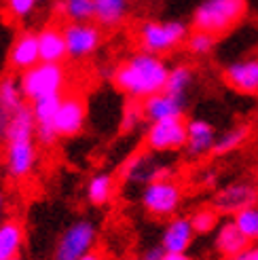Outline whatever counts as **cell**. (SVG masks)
<instances>
[{
	"mask_svg": "<svg viewBox=\"0 0 258 260\" xmlns=\"http://www.w3.org/2000/svg\"><path fill=\"white\" fill-rule=\"evenodd\" d=\"M36 136H17L5 140V167L11 180H23L36 165Z\"/></svg>",
	"mask_w": 258,
	"mask_h": 260,
	"instance_id": "obj_8",
	"label": "cell"
},
{
	"mask_svg": "<svg viewBox=\"0 0 258 260\" xmlns=\"http://www.w3.org/2000/svg\"><path fill=\"white\" fill-rule=\"evenodd\" d=\"M15 260H23V258H15Z\"/></svg>",
	"mask_w": 258,
	"mask_h": 260,
	"instance_id": "obj_38",
	"label": "cell"
},
{
	"mask_svg": "<svg viewBox=\"0 0 258 260\" xmlns=\"http://www.w3.org/2000/svg\"><path fill=\"white\" fill-rule=\"evenodd\" d=\"M129 0H93V21L102 30H114L125 21Z\"/></svg>",
	"mask_w": 258,
	"mask_h": 260,
	"instance_id": "obj_22",
	"label": "cell"
},
{
	"mask_svg": "<svg viewBox=\"0 0 258 260\" xmlns=\"http://www.w3.org/2000/svg\"><path fill=\"white\" fill-rule=\"evenodd\" d=\"M57 132L53 123H36V142L41 146H53L57 140Z\"/></svg>",
	"mask_w": 258,
	"mask_h": 260,
	"instance_id": "obj_32",
	"label": "cell"
},
{
	"mask_svg": "<svg viewBox=\"0 0 258 260\" xmlns=\"http://www.w3.org/2000/svg\"><path fill=\"white\" fill-rule=\"evenodd\" d=\"M250 138V125H233L227 132L218 134L216 144H214V154L216 157H224V154L235 152L241 148Z\"/></svg>",
	"mask_w": 258,
	"mask_h": 260,
	"instance_id": "obj_23",
	"label": "cell"
},
{
	"mask_svg": "<svg viewBox=\"0 0 258 260\" xmlns=\"http://www.w3.org/2000/svg\"><path fill=\"white\" fill-rule=\"evenodd\" d=\"M188 127L184 116H172V119L152 121L146 127L144 144L150 152H178L186 146Z\"/></svg>",
	"mask_w": 258,
	"mask_h": 260,
	"instance_id": "obj_7",
	"label": "cell"
},
{
	"mask_svg": "<svg viewBox=\"0 0 258 260\" xmlns=\"http://www.w3.org/2000/svg\"><path fill=\"white\" fill-rule=\"evenodd\" d=\"M38 49H41V61L61 63L63 59H68L63 28H57V25H45V28L38 30Z\"/></svg>",
	"mask_w": 258,
	"mask_h": 260,
	"instance_id": "obj_21",
	"label": "cell"
},
{
	"mask_svg": "<svg viewBox=\"0 0 258 260\" xmlns=\"http://www.w3.org/2000/svg\"><path fill=\"white\" fill-rule=\"evenodd\" d=\"M5 207H7V199H5V192L0 190V222H3V216H5Z\"/></svg>",
	"mask_w": 258,
	"mask_h": 260,
	"instance_id": "obj_37",
	"label": "cell"
},
{
	"mask_svg": "<svg viewBox=\"0 0 258 260\" xmlns=\"http://www.w3.org/2000/svg\"><path fill=\"white\" fill-rule=\"evenodd\" d=\"M229 260H258V241L248 243L239 254H235L233 258H229Z\"/></svg>",
	"mask_w": 258,
	"mask_h": 260,
	"instance_id": "obj_33",
	"label": "cell"
},
{
	"mask_svg": "<svg viewBox=\"0 0 258 260\" xmlns=\"http://www.w3.org/2000/svg\"><path fill=\"white\" fill-rule=\"evenodd\" d=\"M25 243V229L19 218H5L0 222V260L21 258Z\"/></svg>",
	"mask_w": 258,
	"mask_h": 260,
	"instance_id": "obj_20",
	"label": "cell"
},
{
	"mask_svg": "<svg viewBox=\"0 0 258 260\" xmlns=\"http://www.w3.org/2000/svg\"><path fill=\"white\" fill-rule=\"evenodd\" d=\"M216 43H218V36L203 32V30H190V34L186 38V49L190 55L205 57L216 49Z\"/></svg>",
	"mask_w": 258,
	"mask_h": 260,
	"instance_id": "obj_28",
	"label": "cell"
},
{
	"mask_svg": "<svg viewBox=\"0 0 258 260\" xmlns=\"http://www.w3.org/2000/svg\"><path fill=\"white\" fill-rule=\"evenodd\" d=\"M248 243H250V239L243 235L241 229L235 224L233 216L227 220H220V224L214 231V250L227 260L239 254Z\"/></svg>",
	"mask_w": 258,
	"mask_h": 260,
	"instance_id": "obj_19",
	"label": "cell"
},
{
	"mask_svg": "<svg viewBox=\"0 0 258 260\" xmlns=\"http://www.w3.org/2000/svg\"><path fill=\"white\" fill-rule=\"evenodd\" d=\"M25 104L21 83L17 74H5L0 76V140H3L7 127L21 106Z\"/></svg>",
	"mask_w": 258,
	"mask_h": 260,
	"instance_id": "obj_16",
	"label": "cell"
},
{
	"mask_svg": "<svg viewBox=\"0 0 258 260\" xmlns=\"http://www.w3.org/2000/svg\"><path fill=\"white\" fill-rule=\"evenodd\" d=\"M7 61H9V68L13 72H25L30 70L32 66H36L41 61V49H38V32L34 30H21L13 43L9 47V53H7Z\"/></svg>",
	"mask_w": 258,
	"mask_h": 260,
	"instance_id": "obj_13",
	"label": "cell"
},
{
	"mask_svg": "<svg viewBox=\"0 0 258 260\" xmlns=\"http://www.w3.org/2000/svg\"><path fill=\"white\" fill-rule=\"evenodd\" d=\"M188 34L190 28L182 19H146L138 25L136 41L142 51L163 57L186 45Z\"/></svg>",
	"mask_w": 258,
	"mask_h": 260,
	"instance_id": "obj_3",
	"label": "cell"
},
{
	"mask_svg": "<svg viewBox=\"0 0 258 260\" xmlns=\"http://www.w3.org/2000/svg\"><path fill=\"white\" fill-rule=\"evenodd\" d=\"M87 201L91 205H106L114 192V178L106 172L95 174L87 182Z\"/></svg>",
	"mask_w": 258,
	"mask_h": 260,
	"instance_id": "obj_24",
	"label": "cell"
},
{
	"mask_svg": "<svg viewBox=\"0 0 258 260\" xmlns=\"http://www.w3.org/2000/svg\"><path fill=\"white\" fill-rule=\"evenodd\" d=\"M61 100H63V95L55 93V95H45V98H38V100L30 102L34 116H36V123H53Z\"/></svg>",
	"mask_w": 258,
	"mask_h": 260,
	"instance_id": "obj_29",
	"label": "cell"
},
{
	"mask_svg": "<svg viewBox=\"0 0 258 260\" xmlns=\"http://www.w3.org/2000/svg\"><path fill=\"white\" fill-rule=\"evenodd\" d=\"M38 3H41V0H5V7L11 13V17L25 19V17H30L34 13Z\"/></svg>",
	"mask_w": 258,
	"mask_h": 260,
	"instance_id": "obj_31",
	"label": "cell"
},
{
	"mask_svg": "<svg viewBox=\"0 0 258 260\" xmlns=\"http://www.w3.org/2000/svg\"><path fill=\"white\" fill-rule=\"evenodd\" d=\"M195 229H192L190 216H172L161 233V245L165 252H188L195 241Z\"/></svg>",
	"mask_w": 258,
	"mask_h": 260,
	"instance_id": "obj_17",
	"label": "cell"
},
{
	"mask_svg": "<svg viewBox=\"0 0 258 260\" xmlns=\"http://www.w3.org/2000/svg\"><path fill=\"white\" fill-rule=\"evenodd\" d=\"M87 123V104L79 95H63L59 108L55 112L53 127L59 138L79 136Z\"/></svg>",
	"mask_w": 258,
	"mask_h": 260,
	"instance_id": "obj_11",
	"label": "cell"
},
{
	"mask_svg": "<svg viewBox=\"0 0 258 260\" xmlns=\"http://www.w3.org/2000/svg\"><path fill=\"white\" fill-rule=\"evenodd\" d=\"M95 239H98V229L93 220L89 218L74 220L59 235L53 248V260H79L81 256L93 250Z\"/></svg>",
	"mask_w": 258,
	"mask_h": 260,
	"instance_id": "obj_6",
	"label": "cell"
},
{
	"mask_svg": "<svg viewBox=\"0 0 258 260\" xmlns=\"http://www.w3.org/2000/svg\"><path fill=\"white\" fill-rule=\"evenodd\" d=\"M79 260H106V258H104V256H102V254H98V252H93V250H91V252H89V254L81 256Z\"/></svg>",
	"mask_w": 258,
	"mask_h": 260,
	"instance_id": "obj_36",
	"label": "cell"
},
{
	"mask_svg": "<svg viewBox=\"0 0 258 260\" xmlns=\"http://www.w3.org/2000/svg\"><path fill=\"white\" fill-rule=\"evenodd\" d=\"M190 222H192V229H195L197 235H210L218 229L220 224V212L216 207H199V210L192 212L190 216Z\"/></svg>",
	"mask_w": 258,
	"mask_h": 260,
	"instance_id": "obj_27",
	"label": "cell"
},
{
	"mask_svg": "<svg viewBox=\"0 0 258 260\" xmlns=\"http://www.w3.org/2000/svg\"><path fill=\"white\" fill-rule=\"evenodd\" d=\"M235 224L241 229V233L252 241H258V203L248 205L239 210L237 214H233Z\"/></svg>",
	"mask_w": 258,
	"mask_h": 260,
	"instance_id": "obj_30",
	"label": "cell"
},
{
	"mask_svg": "<svg viewBox=\"0 0 258 260\" xmlns=\"http://www.w3.org/2000/svg\"><path fill=\"white\" fill-rule=\"evenodd\" d=\"M125 180L129 184H140L144 186L152 180L159 178H172V167L159 163L152 154H138L125 167Z\"/></svg>",
	"mask_w": 258,
	"mask_h": 260,
	"instance_id": "obj_18",
	"label": "cell"
},
{
	"mask_svg": "<svg viewBox=\"0 0 258 260\" xmlns=\"http://www.w3.org/2000/svg\"><path fill=\"white\" fill-rule=\"evenodd\" d=\"M68 59L83 61L91 57L102 45V28L95 21H68L63 25Z\"/></svg>",
	"mask_w": 258,
	"mask_h": 260,
	"instance_id": "obj_9",
	"label": "cell"
},
{
	"mask_svg": "<svg viewBox=\"0 0 258 260\" xmlns=\"http://www.w3.org/2000/svg\"><path fill=\"white\" fill-rule=\"evenodd\" d=\"M222 81L241 95H258V57H241L222 68Z\"/></svg>",
	"mask_w": 258,
	"mask_h": 260,
	"instance_id": "obj_12",
	"label": "cell"
},
{
	"mask_svg": "<svg viewBox=\"0 0 258 260\" xmlns=\"http://www.w3.org/2000/svg\"><path fill=\"white\" fill-rule=\"evenodd\" d=\"M142 112L148 123L172 119V116H184L186 112V95H176L170 91H159L142 102Z\"/></svg>",
	"mask_w": 258,
	"mask_h": 260,
	"instance_id": "obj_14",
	"label": "cell"
},
{
	"mask_svg": "<svg viewBox=\"0 0 258 260\" xmlns=\"http://www.w3.org/2000/svg\"><path fill=\"white\" fill-rule=\"evenodd\" d=\"M57 11L68 21H93V0H59Z\"/></svg>",
	"mask_w": 258,
	"mask_h": 260,
	"instance_id": "obj_26",
	"label": "cell"
},
{
	"mask_svg": "<svg viewBox=\"0 0 258 260\" xmlns=\"http://www.w3.org/2000/svg\"><path fill=\"white\" fill-rule=\"evenodd\" d=\"M184 192L182 186L172 178H159L142 186L140 203L144 212L152 218H172L182 205Z\"/></svg>",
	"mask_w": 258,
	"mask_h": 260,
	"instance_id": "obj_4",
	"label": "cell"
},
{
	"mask_svg": "<svg viewBox=\"0 0 258 260\" xmlns=\"http://www.w3.org/2000/svg\"><path fill=\"white\" fill-rule=\"evenodd\" d=\"M170 68L172 66L161 55L140 49L125 57L119 66H114L110 79L123 95L144 102L146 98L165 89Z\"/></svg>",
	"mask_w": 258,
	"mask_h": 260,
	"instance_id": "obj_1",
	"label": "cell"
},
{
	"mask_svg": "<svg viewBox=\"0 0 258 260\" xmlns=\"http://www.w3.org/2000/svg\"><path fill=\"white\" fill-rule=\"evenodd\" d=\"M248 15V0H201L190 15V28L214 36L233 32Z\"/></svg>",
	"mask_w": 258,
	"mask_h": 260,
	"instance_id": "obj_2",
	"label": "cell"
},
{
	"mask_svg": "<svg viewBox=\"0 0 258 260\" xmlns=\"http://www.w3.org/2000/svg\"><path fill=\"white\" fill-rule=\"evenodd\" d=\"M161 260H192V258L188 256V252H165Z\"/></svg>",
	"mask_w": 258,
	"mask_h": 260,
	"instance_id": "obj_35",
	"label": "cell"
},
{
	"mask_svg": "<svg viewBox=\"0 0 258 260\" xmlns=\"http://www.w3.org/2000/svg\"><path fill=\"white\" fill-rule=\"evenodd\" d=\"M258 203V184L254 180H235L229 182L214 194V207L224 216H233L248 205Z\"/></svg>",
	"mask_w": 258,
	"mask_h": 260,
	"instance_id": "obj_10",
	"label": "cell"
},
{
	"mask_svg": "<svg viewBox=\"0 0 258 260\" xmlns=\"http://www.w3.org/2000/svg\"><path fill=\"white\" fill-rule=\"evenodd\" d=\"M19 83L25 102H34L45 95L61 93V89L66 87V70L61 63L38 61L36 66L19 74Z\"/></svg>",
	"mask_w": 258,
	"mask_h": 260,
	"instance_id": "obj_5",
	"label": "cell"
},
{
	"mask_svg": "<svg viewBox=\"0 0 258 260\" xmlns=\"http://www.w3.org/2000/svg\"><path fill=\"white\" fill-rule=\"evenodd\" d=\"M165 256V250H163V245L157 243V245H150V248H146L144 252H142L140 260H161Z\"/></svg>",
	"mask_w": 258,
	"mask_h": 260,
	"instance_id": "obj_34",
	"label": "cell"
},
{
	"mask_svg": "<svg viewBox=\"0 0 258 260\" xmlns=\"http://www.w3.org/2000/svg\"><path fill=\"white\" fill-rule=\"evenodd\" d=\"M192 81H195V70H192L188 63H176V66L170 68L165 91L176 93V95H188V89L192 87Z\"/></svg>",
	"mask_w": 258,
	"mask_h": 260,
	"instance_id": "obj_25",
	"label": "cell"
},
{
	"mask_svg": "<svg viewBox=\"0 0 258 260\" xmlns=\"http://www.w3.org/2000/svg\"><path fill=\"white\" fill-rule=\"evenodd\" d=\"M186 127H188V136H186V146H184V152L188 159H201L205 154L214 152V144H216V129L212 125V121L208 119H188L186 121Z\"/></svg>",
	"mask_w": 258,
	"mask_h": 260,
	"instance_id": "obj_15",
	"label": "cell"
}]
</instances>
